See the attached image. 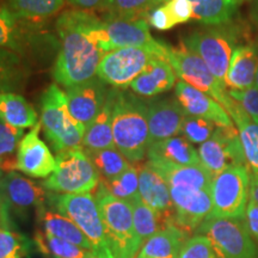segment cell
Instances as JSON below:
<instances>
[{"label":"cell","instance_id":"6da1fadb","mask_svg":"<svg viewBox=\"0 0 258 258\" xmlns=\"http://www.w3.org/2000/svg\"><path fill=\"white\" fill-rule=\"evenodd\" d=\"M55 25L61 40L53 70L55 82L69 89L95 78L106 54L102 49V19L85 10H67Z\"/></svg>","mask_w":258,"mask_h":258},{"label":"cell","instance_id":"7a4b0ae2","mask_svg":"<svg viewBox=\"0 0 258 258\" xmlns=\"http://www.w3.org/2000/svg\"><path fill=\"white\" fill-rule=\"evenodd\" d=\"M112 137L115 147L134 161L143 160L150 146L147 103L133 93L118 91L112 114Z\"/></svg>","mask_w":258,"mask_h":258},{"label":"cell","instance_id":"3957f363","mask_svg":"<svg viewBox=\"0 0 258 258\" xmlns=\"http://www.w3.org/2000/svg\"><path fill=\"white\" fill-rule=\"evenodd\" d=\"M93 196L101 212L112 256L114 258L137 257L144 244L135 232L131 203L112 196L102 183H99Z\"/></svg>","mask_w":258,"mask_h":258},{"label":"cell","instance_id":"277c9868","mask_svg":"<svg viewBox=\"0 0 258 258\" xmlns=\"http://www.w3.org/2000/svg\"><path fill=\"white\" fill-rule=\"evenodd\" d=\"M167 61L180 80L200 91L207 93L220 103L235 123L238 124L249 118V115L245 112L243 106L228 95L226 86L213 76L207 64L203 62L198 54L186 49L184 46L182 49L167 47Z\"/></svg>","mask_w":258,"mask_h":258},{"label":"cell","instance_id":"5b68a950","mask_svg":"<svg viewBox=\"0 0 258 258\" xmlns=\"http://www.w3.org/2000/svg\"><path fill=\"white\" fill-rule=\"evenodd\" d=\"M41 125L55 152L83 147L86 128L71 115L66 93L56 84H51L41 97Z\"/></svg>","mask_w":258,"mask_h":258},{"label":"cell","instance_id":"8992f818","mask_svg":"<svg viewBox=\"0 0 258 258\" xmlns=\"http://www.w3.org/2000/svg\"><path fill=\"white\" fill-rule=\"evenodd\" d=\"M54 211L72 220L85 234L97 258H114L95 196L85 194H48Z\"/></svg>","mask_w":258,"mask_h":258},{"label":"cell","instance_id":"52a82bcc","mask_svg":"<svg viewBox=\"0 0 258 258\" xmlns=\"http://www.w3.org/2000/svg\"><path fill=\"white\" fill-rule=\"evenodd\" d=\"M239 34L237 25L230 22L220 25H207L190 32L184 38L183 46L198 54L213 76L225 85L232 55L239 47Z\"/></svg>","mask_w":258,"mask_h":258},{"label":"cell","instance_id":"ba28073f","mask_svg":"<svg viewBox=\"0 0 258 258\" xmlns=\"http://www.w3.org/2000/svg\"><path fill=\"white\" fill-rule=\"evenodd\" d=\"M56 170L42 180L41 185L51 192L85 194L99 184V173L83 148L57 153Z\"/></svg>","mask_w":258,"mask_h":258},{"label":"cell","instance_id":"9c48e42d","mask_svg":"<svg viewBox=\"0 0 258 258\" xmlns=\"http://www.w3.org/2000/svg\"><path fill=\"white\" fill-rule=\"evenodd\" d=\"M250 185V172L243 165L231 166L214 176L211 188L213 209L209 217L244 219Z\"/></svg>","mask_w":258,"mask_h":258},{"label":"cell","instance_id":"30bf717a","mask_svg":"<svg viewBox=\"0 0 258 258\" xmlns=\"http://www.w3.org/2000/svg\"><path fill=\"white\" fill-rule=\"evenodd\" d=\"M196 231L207 238L219 258L257 257V247L245 219L208 217Z\"/></svg>","mask_w":258,"mask_h":258},{"label":"cell","instance_id":"8fae6325","mask_svg":"<svg viewBox=\"0 0 258 258\" xmlns=\"http://www.w3.org/2000/svg\"><path fill=\"white\" fill-rule=\"evenodd\" d=\"M102 21L105 53L118 48H146L167 59L169 46L151 36L146 18L106 14Z\"/></svg>","mask_w":258,"mask_h":258},{"label":"cell","instance_id":"7c38bea8","mask_svg":"<svg viewBox=\"0 0 258 258\" xmlns=\"http://www.w3.org/2000/svg\"><path fill=\"white\" fill-rule=\"evenodd\" d=\"M154 51L146 48H118L102 57L97 77L115 89H125L140 76Z\"/></svg>","mask_w":258,"mask_h":258},{"label":"cell","instance_id":"4fadbf2b","mask_svg":"<svg viewBox=\"0 0 258 258\" xmlns=\"http://www.w3.org/2000/svg\"><path fill=\"white\" fill-rule=\"evenodd\" d=\"M200 161L213 176H217L231 166H246L240 137L235 127H217L212 138L201 144Z\"/></svg>","mask_w":258,"mask_h":258},{"label":"cell","instance_id":"5bb4252c","mask_svg":"<svg viewBox=\"0 0 258 258\" xmlns=\"http://www.w3.org/2000/svg\"><path fill=\"white\" fill-rule=\"evenodd\" d=\"M0 191L8 203L10 212L25 220L32 209L46 206L48 194L41 184L19 175L16 171L0 177Z\"/></svg>","mask_w":258,"mask_h":258},{"label":"cell","instance_id":"9a60e30c","mask_svg":"<svg viewBox=\"0 0 258 258\" xmlns=\"http://www.w3.org/2000/svg\"><path fill=\"white\" fill-rule=\"evenodd\" d=\"M37 122L21 140L17 151V170L32 178H47L56 170V159L40 138Z\"/></svg>","mask_w":258,"mask_h":258},{"label":"cell","instance_id":"2e32d148","mask_svg":"<svg viewBox=\"0 0 258 258\" xmlns=\"http://www.w3.org/2000/svg\"><path fill=\"white\" fill-rule=\"evenodd\" d=\"M170 192L175 209V224L186 233L198 230L211 215L213 209L211 190L170 188Z\"/></svg>","mask_w":258,"mask_h":258},{"label":"cell","instance_id":"e0dca14e","mask_svg":"<svg viewBox=\"0 0 258 258\" xmlns=\"http://www.w3.org/2000/svg\"><path fill=\"white\" fill-rule=\"evenodd\" d=\"M108 91L106 84L103 83L98 77L69 88L66 97L71 115L80 124L88 128L102 110Z\"/></svg>","mask_w":258,"mask_h":258},{"label":"cell","instance_id":"ac0fdd59","mask_svg":"<svg viewBox=\"0 0 258 258\" xmlns=\"http://www.w3.org/2000/svg\"><path fill=\"white\" fill-rule=\"evenodd\" d=\"M175 95L186 115L205 118L218 127H234L231 116L225 110L224 106L207 93L179 80L176 83Z\"/></svg>","mask_w":258,"mask_h":258},{"label":"cell","instance_id":"d6986e66","mask_svg":"<svg viewBox=\"0 0 258 258\" xmlns=\"http://www.w3.org/2000/svg\"><path fill=\"white\" fill-rule=\"evenodd\" d=\"M185 111L177 99H157L147 103L150 145L177 137L182 132Z\"/></svg>","mask_w":258,"mask_h":258},{"label":"cell","instance_id":"ffe728a7","mask_svg":"<svg viewBox=\"0 0 258 258\" xmlns=\"http://www.w3.org/2000/svg\"><path fill=\"white\" fill-rule=\"evenodd\" d=\"M138 171L140 199L159 215L165 226L175 224V209L167 183L148 164Z\"/></svg>","mask_w":258,"mask_h":258},{"label":"cell","instance_id":"44dd1931","mask_svg":"<svg viewBox=\"0 0 258 258\" xmlns=\"http://www.w3.org/2000/svg\"><path fill=\"white\" fill-rule=\"evenodd\" d=\"M148 165L173 189L211 190L214 176L200 165H177L169 161L148 158Z\"/></svg>","mask_w":258,"mask_h":258},{"label":"cell","instance_id":"7402d4cb","mask_svg":"<svg viewBox=\"0 0 258 258\" xmlns=\"http://www.w3.org/2000/svg\"><path fill=\"white\" fill-rule=\"evenodd\" d=\"M176 85V73L165 57L153 55L140 76L131 84L135 93L153 97L169 91Z\"/></svg>","mask_w":258,"mask_h":258},{"label":"cell","instance_id":"603a6c76","mask_svg":"<svg viewBox=\"0 0 258 258\" xmlns=\"http://www.w3.org/2000/svg\"><path fill=\"white\" fill-rule=\"evenodd\" d=\"M257 71L258 47L254 44H241L232 55L225 79L226 89L244 91L253 88Z\"/></svg>","mask_w":258,"mask_h":258},{"label":"cell","instance_id":"cb8c5ba5","mask_svg":"<svg viewBox=\"0 0 258 258\" xmlns=\"http://www.w3.org/2000/svg\"><path fill=\"white\" fill-rule=\"evenodd\" d=\"M117 93L118 89H112L108 91L102 110L99 111L92 123L86 128L83 140L84 150L98 151L115 147L114 137H112V114H114Z\"/></svg>","mask_w":258,"mask_h":258},{"label":"cell","instance_id":"d4e9b609","mask_svg":"<svg viewBox=\"0 0 258 258\" xmlns=\"http://www.w3.org/2000/svg\"><path fill=\"white\" fill-rule=\"evenodd\" d=\"M186 240V232L170 224L145 241L137 258H179Z\"/></svg>","mask_w":258,"mask_h":258},{"label":"cell","instance_id":"484cf974","mask_svg":"<svg viewBox=\"0 0 258 258\" xmlns=\"http://www.w3.org/2000/svg\"><path fill=\"white\" fill-rule=\"evenodd\" d=\"M37 219L42 226V231L46 233L92 251L91 244L85 234L79 230L78 226L64 215L43 206L37 209Z\"/></svg>","mask_w":258,"mask_h":258},{"label":"cell","instance_id":"4316f807","mask_svg":"<svg viewBox=\"0 0 258 258\" xmlns=\"http://www.w3.org/2000/svg\"><path fill=\"white\" fill-rule=\"evenodd\" d=\"M148 158H157L177 165H200L198 151L184 137H173L148 146Z\"/></svg>","mask_w":258,"mask_h":258},{"label":"cell","instance_id":"83f0119b","mask_svg":"<svg viewBox=\"0 0 258 258\" xmlns=\"http://www.w3.org/2000/svg\"><path fill=\"white\" fill-rule=\"evenodd\" d=\"M0 118L16 128H32L37 123L34 106L14 92L0 93Z\"/></svg>","mask_w":258,"mask_h":258},{"label":"cell","instance_id":"f1b7e54d","mask_svg":"<svg viewBox=\"0 0 258 258\" xmlns=\"http://www.w3.org/2000/svg\"><path fill=\"white\" fill-rule=\"evenodd\" d=\"M29 70L19 53L0 48V93L15 92L24 86Z\"/></svg>","mask_w":258,"mask_h":258},{"label":"cell","instance_id":"f546056e","mask_svg":"<svg viewBox=\"0 0 258 258\" xmlns=\"http://www.w3.org/2000/svg\"><path fill=\"white\" fill-rule=\"evenodd\" d=\"M34 244L47 258H97L91 250L59 239L43 231L35 234Z\"/></svg>","mask_w":258,"mask_h":258},{"label":"cell","instance_id":"4dcf8cb0","mask_svg":"<svg viewBox=\"0 0 258 258\" xmlns=\"http://www.w3.org/2000/svg\"><path fill=\"white\" fill-rule=\"evenodd\" d=\"M192 4V19L205 25H220L231 22L237 8L230 0H189Z\"/></svg>","mask_w":258,"mask_h":258},{"label":"cell","instance_id":"1f68e13d","mask_svg":"<svg viewBox=\"0 0 258 258\" xmlns=\"http://www.w3.org/2000/svg\"><path fill=\"white\" fill-rule=\"evenodd\" d=\"M9 8L21 19L42 22L56 15L63 6V0H8Z\"/></svg>","mask_w":258,"mask_h":258},{"label":"cell","instance_id":"d6a6232c","mask_svg":"<svg viewBox=\"0 0 258 258\" xmlns=\"http://www.w3.org/2000/svg\"><path fill=\"white\" fill-rule=\"evenodd\" d=\"M84 151L98 171L99 176L103 177L102 179L115 178L131 166L125 157L116 147L98 151Z\"/></svg>","mask_w":258,"mask_h":258},{"label":"cell","instance_id":"836d02e7","mask_svg":"<svg viewBox=\"0 0 258 258\" xmlns=\"http://www.w3.org/2000/svg\"><path fill=\"white\" fill-rule=\"evenodd\" d=\"M23 129L12 127L0 118V169L8 173L17 170V151Z\"/></svg>","mask_w":258,"mask_h":258},{"label":"cell","instance_id":"e575fe53","mask_svg":"<svg viewBox=\"0 0 258 258\" xmlns=\"http://www.w3.org/2000/svg\"><path fill=\"white\" fill-rule=\"evenodd\" d=\"M132 209H133V222L134 228L137 232L138 237L143 241V244L147 239H150L152 235L157 232L166 227L165 224L161 221L159 215L153 211L152 208L148 207L140 196L131 202Z\"/></svg>","mask_w":258,"mask_h":258},{"label":"cell","instance_id":"d590c367","mask_svg":"<svg viewBox=\"0 0 258 258\" xmlns=\"http://www.w3.org/2000/svg\"><path fill=\"white\" fill-rule=\"evenodd\" d=\"M237 127L251 180L258 179V124L249 117L239 122Z\"/></svg>","mask_w":258,"mask_h":258},{"label":"cell","instance_id":"8d00e7d4","mask_svg":"<svg viewBox=\"0 0 258 258\" xmlns=\"http://www.w3.org/2000/svg\"><path fill=\"white\" fill-rule=\"evenodd\" d=\"M164 2L167 0H104L98 9L104 10L109 15L147 19L148 14Z\"/></svg>","mask_w":258,"mask_h":258},{"label":"cell","instance_id":"74e56055","mask_svg":"<svg viewBox=\"0 0 258 258\" xmlns=\"http://www.w3.org/2000/svg\"><path fill=\"white\" fill-rule=\"evenodd\" d=\"M102 184L115 198L131 203L139 198V171L129 166L124 172L111 179H102Z\"/></svg>","mask_w":258,"mask_h":258},{"label":"cell","instance_id":"f35d334b","mask_svg":"<svg viewBox=\"0 0 258 258\" xmlns=\"http://www.w3.org/2000/svg\"><path fill=\"white\" fill-rule=\"evenodd\" d=\"M19 19L12 10L0 6V48H6L19 53L22 50V29Z\"/></svg>","mask_w":258,"mask_h":258},{"label":"cell","instance_id":"ab89813d","mask_svg":"<svg viewBox=\"0 0 258 258\" xmlns=\"http://www.w3.org/2000/svg\"><path fill=\"white\" fill-rule=\"evenodd\" d=\"M32 244L17 231L0 228V258H28Z\"/></svg>","mask_w":258,"mask_h":258},{"label":"cell","instance_id":"60d3db41","mask_svg":"<svg viewBox=\"0 0 258 258\" xmlns=\"http://www.w3.org/2000/svg\"><path fill=\"white\" fill-rule=\"evenodd\" d=\"M214 125L215 124L213 122L205 120V118L186 115L180 133L190 143L203 144L212 138L215 131Z\"/></svg>","mask_w":258,"mask_h":258},{"label":"cell","instance_id":"b9f144b4","mask_svg":"<svg viewBox=\"0 0 258 258\" xmlns=\"http://www.w3.org/2000/svg\"><path fill=\"white\" fill-rule=\"evenodd\" d=\"M179 258H219L205 235H194L185 241Z\"/></svg>","mask_w":258,"mask_h":258},{"label":"cell","instance_id":"7bdbcfd3","mask_svg":"<svg viewBox=\"0 0 258 258\" xmlns=\"http://www.w3.org/2000/svg\"><path fill=\"white\" fill-rule=\"evenodd\" d=\"M232 98L235 102H238L243 106V109L249 115V117L252 120L254 123L258 124V89L251 88L244 91H234L230 90L228 91Z\"/></svg>","mask_w":258,"mask_h":258},{"label":"cell","instance_id":"ee69618b","mask_svg":"<svg viewBox=\"0 0 258 258\" xmlns=\"http://www.w3.org/2000/svg\"><path fill=\"white\" fill-rule=\"evenodd\" d=\"M147 22L148 24L152 25L153 28H156L157 30H169L176 27L175 21H173L172 16L170 15L169 10L164 5L157 6L156 9H153L147 16Z\"/></svg>","mask_w":258,"mask_h":258},{"label":"cell","instance_id":"f6af8a7d","mask_svg":"<svg viewBox=\"0 0 258 258\" xmlns=\"http://www.w3.org/2000/svg\"><path fill=\"white\" fill-rule=\"evenodd\" d=\"M165 6L176 24L186 23L192 18V4L189 0H167Z\"/></svg>","mask_w":258,"mask_h":258},{"label":"cell","instance_id":"bcb514c9","mask_svg":"<svg viewBox=\"0 0 258 258\" xmlns=\"http://www.w3.org/2000/svg\"><path fill=\"white\" fill-rule=\"evenodd\" d=\"M244 219L250 234L258 240V203L249 201Z\"/></svg>","mask_w":258,"mask_h":258},{"label":"cell","instance_id":"7dc6e473","mask_svg":"<svg viewBox=\"0 0 258 258\" xmlns=\"http://www.w3.org/2000/svg\"><path fill=\"white\" fill-rule=\"evenodd\" d=\"M0 228L8 231H16V225L12 220L11 212H10L9 206L2 191H0Z\"/></svg>","mask_w":258,"mask_h":258},{"label":"cell","instance_id":"c3c4849f","mask_svg":"<svg viewBox=\"0 0 258 258\" xmlns=\"http://www.w3.org/2000/svg\"><path fill=\"white\" fill-rule=\"evenodd\" d=\"M71 5L79 9H95L99 8L104 0H67Z\"/></svg>","mask_w":258,"mask_h":258},{"label":"cell","instance_id":"681fc988","mask_svg":"<svg viewBox=\"0 0 258 258\" xmlns=\"http://www.w3.org/2000/svg\"><path fill=\"white\" fill-rule=\"evenodd\" d=\"M250 201H253V202L258 203V179L251 180Z\"/></svg>","mask_w":258,"mask_h":258},{"label":"cell","instance_id":"f907efd6","mask_svg":"<svg viewBox=\"0 0 258 258\" xmlns=\"http://www.w3.org/2000/svg\"><path fill=\"white\" fill-rule=\"evenodd\" d=\"M251 21L258 27V0H252V5H251L250 11Z\"/></svg>","mask_w":258,"mask_h":258},{"label":"cell","instance_id":"816d5d0a","mask_svg":"<svg viewBox=\"0 0 258 258\" xmlns=\"http://www.w3.org/2000/svg\"><path fill=\"white\" fill-rule=\"evenodd\" d=\"M230 2L235 6V8H237V6H239L240 4H243V3L246 2V0H230Z\"/></svg>","mask_w":258,"mask_h":258},{"label":"cell","instance_id":"f5cc1de1","mask_svg":"<svg viewBox=\"0 0 258 258\" xmlns=\"http://www.w3.org/2000/svg\"><path fill=\"white\" fill-rule=\"evenodd\" d=\"M254 85H256V88L258 89V71H257V74H256V82H254Z\"/></svg>","mask_w":258,"mask_h":258},{"label":"cell","instance_id":"db71d44e","mask_svg":"<svg viewBox=\"0 0 258 258\" xmlns=\"http://www.w3.org/2000/svg\"><path fill=\"white\" fill-rule=\"evenodd\" d=\"M3 175H4V172H3V170H2V169H0V177H2Z\"/></svg>","mask_w":258,"mask_h":258}]
</instances>
